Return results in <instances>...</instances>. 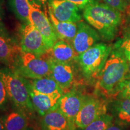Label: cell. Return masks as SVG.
I'll list each match as a JSON object with an SVG mask.
<instances>
[{"instance_id": "cell-1", "label": "cell", "mask_w": 130, "mask_h": 130, "mask_svg": "<svg viewBox=\"0 0 130 130\" xmlns=\"http://www.w3.org/2000/svg\"><path fill=\"white\" fill-rule=\"evenodd\" d=\"M128 70L127 59L118 49L112 50L95 84L96 90L104 96L113 98L118 95L119 87Z\"/></svg>"}, {"instance_id": "cell-2", "label": "cell", "mask_w": 130, "mask_h": 130, "mask_svg": "<svg viewBox=\"0 0 130 130\" xmlns=\"http://www.w3.org/2000/svg\"><path fill=\"white\" fill-rule=\"evenodd\" d=\"M83 16L89 25L107 40H112L115 37L122 21L120 11L100 2L84 8Z\"/></svg>"}, {"instance_id": "cell-3", "label": "cell", "mask_w": 130, "mask_h": 130, "mask_svg": "<svg viewBox=\"0 0 130 130\" xmlns=\"http://www.w3.org/2000/svg\"><path fill=\"white\" fill-rule=\"evenodd\" d=\"M0 76L10 102L16 109L26 114L29 118H32L36 111L30 99L28 79L7 67L0 68Z\"/></svg>"}, {"instance_id": "cell-4", "label": "cell", "mask_w": 130, "mask_h": 130, "mask_svg": "<svg viewBox=\"0 0 130 130\" xmlns=\"http://www.w3.org/2000/svg\"><path fill=\"white\" fill-rule=\"evenodd\" d=\"M111 51L110 45L98 43L78 55L77 62L84 77L97 79Z\"/></svg>"}, {"instance_id": "cell-5", "label": "cell", "mask_w": 130, "mask_h": 130, "mask_svg": "<svg viewBox=\"0 0 130 130\" xmlns=\"http://www.w3.org/2000/svg\"><path fill=\"white\" fill-rule=\"evenodd\" d=\"M27 79L51 76V66L46 55L21 52L14 71Z\"/></svg>"}, {"instance_id": "cell-6", "label": "cell", "mask_w": 130, "mask_h": 130, "mask_svg": "<svg viewBox=\"0 0 130 130\" xmlns=\"http://www.w3.org/2000/svg\"><path fill=\"white\" fill-rule=\"evenodd\" d=\"M107 102L96 95H87L75 119L77 128H85L100 116L107 113Z\"/></svg>"}, {"instance_id": "cell-7", "label": "cell", "mask_w": 130, "mask_h": 130, "mask_svg": "<svg viewBox=\"0 0 130 130\" xmlns=\"http://www.w3.org/2000/svg\"><path fill=\"white\" fill-rule=\"evenodd\" d=\"M30 1V24L39 31L48 49L58 40L51 20L41 10L40 6L32 0Z\"/></svg>"}, {"instance_id": "cell-8", "label": "cell", "mask_w": 130, "mask_h": 130, "mask_svg": "<svg viewBox=\"0 0 130 130\" xmlns=\"http://www.w3.org/2000/svg\"><path fill=\"white\" fill-rule=\"evenodd\" d=\"M87 95L75 86L61 96L58 101V108L69 121L71 130H76L75 119Z\"/></svg>"}, {"instance_id": "cell-9", "label": "cell", "mask_w": 130, "mask_h": 130, "mask_svg": "<svg viewBox=\"0 0 130 130\" xmlns=\"http://www.w3.org/2000/svg\"><path fill=\"white\" fill-rule=\"evenodd\" d=\"M20 46L23 52L43 55L48 48L43 37L37 29L31 24H27L21 30Z\"/></svg>"}, {"instance_id": "cell-10", "label": "cell", "mask_w": 130, "mask_h": 130, "mask_svg": "<svg viewBox=\"0 0 130 130\" xmlns=\"http://www.w3.org/2000/svg\"><path fill=\"white\" fill-rule=\"evenodd\" d=\"M46 57L51 66V76L61 89L63 94L74 88L75 86V73L72 63L59 62Z\"/></svg>"}, {"instance_id": "cell-11", "label": "cell", "mask_w": 130, "mask_h": 130, "mask_svg": "<svg viewBox=\"0 0 130 130\" xmlns=\"http://www.w3.org/2000/svg\"><path fill=\"white\" fill-rule=\"evenodd\" d=\"M22 51L20 45L9 36L3 28V26L0 27V63L10 69L14 71Z\"/></svg>"}, {"instance_id": "cell-12", "label": "cell", "mask_w": 130, "mask_h": 130, "mask_svg": "<svg viewBox=\"0 0 130 130\" xmlns=\"http://www.w3.org/2000/svg\"><path fill=\"white\" fill-rule=\"evenodd\" d=\"M100 40L98 32L93 27L81 21L78 22L77 31L72 45L77 54L79 55L98 43Z\"/></svg>"}, {"instance_id": "cell-13", "label": "cell", "mask_w": 130, "mask_h": 130, "mask_svg": "<svg viewBox=\"0 0 130 130\" xmlns=\"http://www.w3.org/2000/svg\"><path fill=\"white\" fill-rule=\"evenodd\" d=\"M48 8L58 21L78 22L81 21L79 8L74 3L66 0H49Z\"/></svg>"}, {"instance_id": "cell-14", "label": "cell", "mask_w": 130, "mask_h": 130, "mask_svg": "<svg viewBox=\"0 0 130 130\" xmlns=\"http://www.w3.org/2000/svg\"><path fill=\"white\" fill-rule=\"evenodd\" d=\"M29 92L34 108L40 116L58 107V101L63 95H48L33 90L29 84Z\"/></svg>"}, {"instance_id": "cell-15", "label": "cell", "mask_w": 130, "mask_h": 130, "mask_svg": "<svg viewBox=\"0 0 130 130\" xmlns=\"http://www.w3.org/2000/svg\"><path fill=\"white\" fill-rule=\"evenodd\" d=\"M45 54L55 60L62 63L77 62L78 55L75 51L72 45L64 40L58 39Z\"/></svg>"}, {"instance_id": "cell-16", "label": "cell", "mask_w": 130, "mask_h": 130, "mask_svg": "<svg viewBox=\"0 0 130 130\" xmlns=\"http://www.w3.org/2000/svg\"><path fill=\"white\" fill-rule=\"evenodd\" d=\"M40 117V130H71L67 118L58 107Z\"/></svg>"}, {"instance_id": "cell-17", "label": "cell", "mask_w": 130, "mask_h": 130, "mask_svg": "<svg viewBox=\"0 0 130 130\" xmlns=\"http://www.w3.org/2000/svg\"><path fill=\"white\" fill-rule=\"evenodd\" d=\"M48 14L58 39L64 40L72 44V40L77 31L78 24L58 21L53 15L50 8H48Z\"/></svg>"}, {"instance_id": "cell-18", "label": "cell", "mask_w": 130, "mask_h": 130, "mask_svg": "<svg viewBox=\"0 0 130 130\" xmlns=\"http://www.w3.org/2000/svg\"><path fill=\"white\" fill-rule=\"evenodd\" d=\"M30 87L40 93L48 95H63V92L51 76L37 79H27Z\"/></svg>"}, {"instance_id": "cell-19", "label": "cell", "mask_w": 130, "mask_h": 130, "mask_svg": "<svg viewBox=\"0 0 130 130\" xmlns=\"http://www.w3.org/2000/svg\"><path fill=\"white\" fill-rule=\"evenodd\" d=\"M3 117L4 130H25L28 128V116L18 109Z\"/></svg>"}, {"instance_id": "cell-20", "label": "cell", "mask_w": 130, "mask_h": 130, "mask_svg": "<svg viewBox=\"0 0 130 130\" xmlns=\"http://www.w3.org/2000/svg\"><path fill=\"white\" fill-rule=\"evenodd\" d=\"M113 109L118 124H130V98H120L116 101Z\"/></svg>"}, {"instance_id": "cell-21", "label": "cell", "mask_w": 130, "mask_h": 130, "mask_svg": "<svg viewBox=\"0 0 130 130\" xmlns=\"http://www.w3.org/2000/svg\"><path fill=\"white\" fill-rule=\"evenodd\" d=\"M9 4L18 18L25 24H30L29 0H9Z\"/></svg>"}, {"instance_id": "cell-22", "label": "cell", "mask_w": 130, "mask_h": 130, "mask_svg": "<svg viewBox=\"0 0 130 130\" xmlns=\"http://www.w3.org/2000/svg\"><path fill=\"white\" fill-rule=\"evenodd\" d=\"M113 117L108 114L100 116L85 128L79 130H105L113 123Z\"/></svg>"}, {"instance_id": "cell-23", "label": "cell", "mask_w": 130, "mask_h": 130, "mask_svg": "<svg viewBox=\"0 0 130 130\" xmlns=\"http://www.w3.org/2000/svg\"><path fill=\"white\" fill-rule=\"evenodd\" d=\"M115 48L121 51L127 60H130V27L126 29L122 38L116 42Z\"/></svg>"}, {"instance_id": "cell-24", "label": "cell", "mask_w": 130, "mask_h": 130, "mask_svg": "<svg viewBox=\"0 0 130 130\" xmlns=\"http://www.w3.org/2000/svg\"><path fill=\"white\" fill-rule=\"evenodd\" d=\"M10 101L4 83L0 76V110L6 109Z\"/></svg>"}, {"instance_id": "cell-25", "label": "cell", "mask_w": 130, "mask_h": 130, "mask_svg": "<svg viewBox=\"0 0 130 130\" xmlns=\"http://www.w3.org/2000/svg\"><path fill=\"white\" fill-rule=\"evenodd\" d=\"M118 96L120 98H130V78L125 79L122 83Z\"/></svg>"}, {"instance_id": "cell-26", "label": "cell", "mask_w": 130, "mask_h": 130, "mask_svg": "<svg viewBox=\"0 0 130 130\" xmlns=\"http://www.w3.org/2000/svg\"><path fill=\"white\" fill-rule=\"evenodd\" d=\"M107 5L118 10L120 12H123L127 7L126 0H103Z\"/></svg>"}, {"instance_id": "cell-27", "label": "cell", "mask_w": 130, "mask_h": 130, "mask_svg": "<svg viewBox=\"0 0 130 130\" xmlns=\"http://www.w3.org/2000/svg\"><path fill=\"white\" fill-rule=\"evenodd\" d=\"M66 1L74 3L80 9H84L89 5L99 2V0H66Z\"/></svg>"}, {"instance_id": "cell-28", "label": "cell", "mask_w": 130, "mask_h": 130, "mask_svg": "<svg viewBox=\"0 0 130 130\" xmlns=\"http://www.w3.org/2000/svg\"><path fill=\"white\" fill-rule=\"evenodd\" d=\"M105 130H124L123 128H122L121 126L119 125H113V123L110 125L109 127L107 128Z\"/></svg>"}, {"instance_id": "cell-29", "label": "cell", "mask_w": 130, "mask_h": 130, "mask_svg": "<svg viewBox=\"0 0 130 130\" xmlns=\"http://www.w3.org/2000/svg\"><path fill=\"white\" fill-rule=\"evenodd\" d=\"M127 62H128V70H127V72H126L125 79L130 78V60H127Z\"/></svg>"}, {"instance_id": "cell-30", "label": "cell", "mask_w": 130, "mask_h": 130, "mask_svg": "<svg viewBox=\"0 0 130 130\" xmlns=\"http://www.w3.org/2000/svg\"><path fill=\"white\" fill-rule=\"evenodd\" d=\"M0 130H4V117L0 116Z\"/></svg>"}, {"instance_id": "cell-31", "label": "cell", "mask_w": 130, "mask_h": 130, "mask_svg": "<svg viewBox=\"0 0 130 130\" xmlns=\"http://www.w3.org/2000/svg\"><path fill=\"white\" fill-rule=\"evenodd\" d=\"M48 1L49 0H37V1H38L40 4L43 5V6L44 7L45 9L46 8V4H47V3H48Z\"/></svg>"}, {"instance_id": "cell-32", "label": "cell", "mask_w": 130, "mask_h": 130, "mask_svg": "<svg viewBox=\"0 0 130 130\" xmlns=\"http://www.w3.org/2000/svg\"><path fill=\"white\" fill-rule=\"evenodd\" d=\"M2 12H1V8L0 6V27H3V24H2Z\"/></svg>"}, {"instance_id": "cell-33", "label": "cell", "mask_w": 130, "mask_h": 130, "mask_svg": "<svg viewBox=\"0 0 130 130\" xmlns=\"http://www.w3.org/2000/svg\"><path fill=\"white\" fill-rule=\"evenodd\" d=\"M25 130H32V129H31V128H27V129H25Z\"/></svg>"}, {"instance_id": "cell-34", "label": "cell", "mask_w": 130, "mask_h": 130, "mask_svg": "<svg viewBox=\"0 0 130 130\" xmlns=\"http://www.w3.org/2000/svg\"><path fill=\"white\" fill-rule=\"evenodd\" d=\"M129 15H130V12H129Z\"/></svg>"}]
</instances>
